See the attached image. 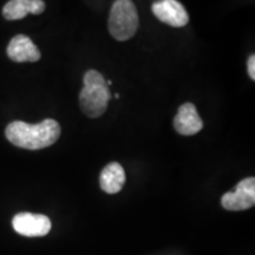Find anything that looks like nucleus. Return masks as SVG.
<instances>
[{
    "mask_svg": "<svg viewBox=\"0 0 255 255\" xmlns=\"http://www.w3.org/2000/svg\"><path fill=\"white\" fill-rule=\"evenodd\" d=\"M6 138L18 148L39 150L55 144L60 136V126L57 121L46 119L38 124L14 121L6 127Z\"/></svg>",
    "mask_w": 255,
    "mask_h": 255,
    "instance_id": "f257e3e1",
    "label": "nucleus"
},
{
    "mask_svg": "<svg viewBox=\"0 0 255 255\" xmlns=\"http://www.w3.org/2000/svg\"><path fill=\"white\" fill-rule=\"evenodd\" d=\"M83 81L84 87L79 94L81 109L88 117L97 119L105 113L111 98L107 81L96 70H89Z\"/></svg>",
    "mask_w": 255,
    "mask_h": 255,
    "instance_id": "f03ea898",
    "label": "nucleus"
},
{
    "mask_svg": "<svg viewBox=\"0 0 255 255\" xmlns=\"http://www.w3.org/2000/svg\"><path fill=\"white\" fill-rule=\"evenodd\" d=\"M109 32L115 39L124 41L135 36L138 28V14L131 0H116L109 15Z\"/></svg>",
    "mask_w": 255,
    "mask_h": 255,
    "instance_id": "7ed1b4c3",
    "label": "nucleus"
},
{
    "mask_svg": "<svg viewBox=\"0 0 255 255\" xmlns=\"http://www.w3.org/2000/svg\"><path fill=\"white\" fill-rule=\"evenodd\" d=\"M221 205L227 210H246L255 205V178L247 177L238 183L234 191L226 193Z\"/></svg>",
    "mask_w": 255,
    "mask_h": 255,
    "instance_id": "20e7f679",
    "label": "nucleus"
},
{
    "mask_svg": "<svg viewBox=\"0 0 255 255\" xmlns=\"http://www.w3.org/2000/svg\"><path fill=\"white\" fill-rule=\"evenodd\" d=\"M152 13L162 23L173 27H183L189 21L184 6L177 0H158L151 6Z\"/></svg>",
    "mask_w": 255,
    "mask_h": 255,
    "instance_id": "39448f33",
    "label": "nucleus"
},
{
    "mask_svg": "<svg viewBox=\"0 0 255 255\" xmlns=\"http://www.w3.org/2000/svg\"><path fill=\"white\" fill-rule=\"evenodd\" d=\"M12 226L18 234L24 237H44L51 229V221L43 214L19 213L12 220Z\"/></svg>",
    "mask_w": 255,
    "mask_h": 255,
    "instance_id": "423d86ee",
    "label": "nucleus"
},
{
    "mask_svg": "<svg viewBox=\"0 0 255 255\" xmlns=\"http://www.w3.org/2000/svg\"><path fill=\"white\" fill-rule=\"evenodd\" d=\"M174 128L178 133L191 136L203 129V121L197 114L196 107L193 103H184L178 108L177 115L174 119Z\"/></svg>",
    "mask_w": 255,
    "mask_h": 255,
    "instance_id": "0eeeda50",
    "label": "nucleus"
},
{
    "mask_svg": "<svg viewBox=\"0 0 255 255\" xmlns=\"http://www.w3.org/2000/svg\"><path fill=\"white\" fill-rule=\"evenodd\" d=\"M7 56L15 63H34L38 62L41 57L38 47L25 34H17L12 38L7 46Z\"/></svg>",
    "mask_w": 255,
    "mask_h": 255,
    "instance_id": "6e6552de",
    "label": "nucleus"
},
{
    "mask_svg": "<svg viewBox=\"0 0 255 255\" xmlns=\"http://www.w3.org/2000/svg\"><path fill=\"white\" fill-rule=\"evenodd\" d=\"M45 11L43 0H9L2 8V15L7 20H19L28 13L40 14Z\"/></svg>",
    "mask_w": 255,
    "mask_h": 255,
    "instance_id": "1a4fd4ad",
    "label": "nucleus"
},
{
    "mask_svg": "<svg viewBox=\"0 0 255 255\" xmlns=\"http://www.w3.org/2000/svg\"><path fill=\"white\" fill-rule=\"evenodd\" d=\"M126 183V173L122 165L117 162L109 163L102 170L100 176L101 188L108 194H116L122 190Z\"/></svg>",
    "mask_w": 255,
    "mask_h": 255,
    "instance_id": "9d476101",
    "label": "nucleus"
},
{
    "mask_svg": "<svg viewBox=\"0 0 255 255\" xmlns=\"http://www.w3.org/2000/svg\"><path fill=\"white\" fill-rule=\"evenodd\" d=\"M247 69H248V75H250V77L254 81L255 79V56L254 55H252L250 58H248Z\"/></svg>",
    "mask_w": 255,
    "mask_h": 255,
    "instance_id": "9b49d317",
    "label": "nucleus"
},
{
    "mask_svg": "<svg viewBox=\"0 0 255 255\" xmlns=\"http://www.w3.org/2000/svg\"><path fill=\"white\" fill-rule=\"evenodd\" d=\"M115 98H120V94H115Z\"/></svg>",
    "mask_w": 255,
    "mask_h": 255,
    "instance_id": "f8f14e48",
    "label": "nucleus"
}]
</instances>
